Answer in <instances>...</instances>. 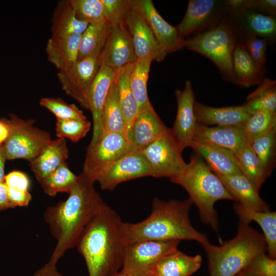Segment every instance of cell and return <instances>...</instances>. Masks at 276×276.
<instances>
[{
    "label": "cell",
    "instance_id": "cell-1",
    "mask_svg": "<svg viewBox=\"0 0 276 276\" xmlns=\"http://www.w3.org/2000/svg\"><path fill=\"white\" fill-rule=\"evenodd\" d=\"M94 185L81 173L68 198L44 211V220L57 241L49 262L57 264L67 250L76 247L87 226L107 204Z\"/></svg>",
    "mask_w": 276,
    "mask_h": 276
},
{
    "label": "cell",
    "instance_id": "cell-2",
    "mask_svg": "<svg viewBox=\"0 0 276 276\" xmlns=\"http://www.w3.org/2000/svg\"><path fill=\"white\" fill-rule=\"evenodd\" d=\"M119 214L106 204L93 219L76 247L88 276H112L122 268L127 244Z\"/></svg>",
    "mask_w": 276,
    "mask_h": 276
},
{
    "label": "cell",
    "instance_id": "cell-3",
    "mask_svg": "<svg viewBox=\"0 0 276 276\" xmlns=\"http://www.w3.org/2000/svg\"><path fill=\"white\" fill-rule=\"evenodd\" d=\"M190 198L164 201L155 198L150 215L137 223L123 222L122 229L127 245L143 240H193L201 245L210 243L207 236L192 225Z\"/></svg>",
    "mask_w": 276,
    "mask_h": 276
},
{
    "label": "cell",
    "instance_id": "cell-4",
    "mask_svg": "<svg viewBox=\"0 0 276 276\" xmlns=\"http://www.w3.org/2000/svg\"><path fill=\"white\" fill-rule=\"evenodd\" d=\"M171 181L185 189L197 206L201 220L217 231L215 202L221 199L236 200L202 157L197 153L193 155L181 174Z\"/></svg>",
    "mask_w": 276,
    "mask_h": 276
},
{
    "label": "cell",
    "instance_id": "cell-5",
    "mask_svg": "<svg viewBox=\"0 0 276 276\" xmlns=\"http://www.w3.org/2000/svg\"><path fill=\"white\" fill-rule=\"evenodd\" d=\"M248 224L240 222L236 236L220 246L202 245L210 276H236L256 256L267 251L264 235Z\"/></svg>",
    "mask_w": 276,
    "mask_h": 276
},
{
    "label": "cell",
    "instance_id": "cell-6",
    "mask_svg": "<svg viewBox=\"0 0 276 276\" xmlns=\"http://www.w3.org/2000/svg\"><path fill=\"white\" fill-rule=\"evenodd\" d=\"M237 42L225 15L209 29L185 39V48L207 57L218 67L223 80L234 83L233 55Z\"/></svg>",
    "mask_w": 276,
    "mask_h": 276
},
{
    "label": "cell",
    "instance_id": "cell-7",
    "mask_svg": "<svg viewBox=\"0 0 276 276\" xmlns=\"http://www.w3.org/2000/svg\"><path fill=\"white\" fill-rule=\"evenodd\" d=\"M34 122L18 118L4 144L7 159H25L30 162L52 142L50 133L34 126Z\"/></svg>",
    "mask_w": 276,
    "mask_h": 276
},
{
    "label": "cell",
    "instance_id": "cell-8",
    "mask_svg": "<svg viewBox=\"0 0 276 276\" xmlns=\"http://www.w3.org/2000/svg\"><path fill=\"white\" fill-rule=\"evenodd\" d=\"M141 152L148 162L151 176L154 177H167L171 181L181 174L187 164L170 129Z\"/></svg>",
    "mask_w": 276,
    "mask_h": 276
},
{
    "label": "cell",
    "instance_id": "cell-9",
    "mask_svg": "<svg viewBox=\"0 0 276 276\" xmlns=\"http://www.w3.org/2000/svg\"><path fill=\"white\" fill-rule=\"evenodd\" d=\"M146 176H151L149 164L141 151L134 150L87 177L102 189L112 191L123 182Z\"/></svg>",
    "mask_w": 276,
    "mask_h": 276
},
{
    "label": "cell",
    "instance_id": "cell-10",
    "mask_svg": "<svg viewBox=\"0 0 276 276\" xmlns=\"http://www.w3.org/2000/svg\"><path fill=\"white\" fill-rule=\"evenodd\" d=\"M100 65V56L89 57L78 60L68 69L57 73L62 89L87 110L90 88Z\"/></svg>",
    "mask_w": 276,
    "mask_h": 276
},
{
    "label": "cell",
    "instance_id": "cell-11",
    "mask_svg": "<svg viewBox=\"0 0 276 276\" xmlns=\"http://www.w3.org/2000/svg\"><path fill=\"white\" fill-rule=\"evenodd\" d=\"M134 150L125 134L103 132L94 144L88 145L82 173L90 176Z\"/></svg>",
    "mask_w": 276,
    "mask_h": 276
},
{
    "label": "cell",
    "instance_id": "cell-12",
    "mask_svg": "<svg viewBox=\"0 0 276 276\" xmlns=\"http://www.w3.org/2000/svg\"><path fill=\"white\" fill-rule=\"evenodd\" d=\"M179 240H143L127 245L122 270L148 273L165 256L177 249Z\"/></svg>",
    "mask_w": 276,
    "mask_h": 276
},
{
    "label": "cell",
    "instance_id": "cell-13",
    "mask_svg": "<svg viewBox=\"0 0 276 276\" xmlns=\"http://www.w3.org/2000/svg\"><path fill=\"white\" fill-rule=\"evenodd\" d=\"M228 10L227 1L190 0L185 15L176 27L178 33L185 39L205 31L219 22Z\"/></svg>",
    "mask_w": 276,
    "mask_h": 276
},
{
    "label": "cell",
    "instance_id": "cell-14",
    "mask_svg": "<svg viewBox=\"0 0 276 276\" xmlns=\"http://www.w3.org/2000/svg\"><path fill=\"white\" fill-rule=\"evenodd\" d=\"M226 17L234 30L237 41L249 36L265 39L269 43L275 40L274 16L252 9L229 8Z\"/></svg>",
    "mask_w": 276,
    "mask_h": 276
},
{
    "label": "cell",
    "instance_id": "cell-15",
    "mask_svg": "<svg viewBox=\"0 0 276 276\" xmlns=\"http://www.w3.org/2000/svg\"><path fill=\"white\" fill-rule=\"evenodd\" d=\"M124 23L130 35L137 59L147 58L159 62L165 58L167 54L159 45L135 1H131Z\"/></svg>",
    "mask_w": 276,
    "mask_h": 276
},
{
    "label": "cell",
    "instance_id": "cell-16",
    "mask_svg": "<svg viewBox=\"0 0 276 276\" xmlns=\"http://www.w3.org/2000/svg\"><path fill=\"white\" fill-rule=\"evenodd\" d=\"M175 95L177 102V114L173 127L170 130L182 151L190 147L197 124L194 112L195 96L191 81L187 80L184 88L177 89Z\"/></svg>",
    "mask_w": 276,
    "mask_h": 276
},
{
    "label": "cell",
    "instance_id": "cell-17",
    "mask_svg": "<svg viewBox=\"0 0 276 276\" xmlns=\"http://www.w3.org/2000/svg\"><path fill=\"white\" fill-rule=\"evenodd\" d=\"M100 60L101 64L114 70L136 61L131 38L124 21L111 26Z\"/></svg>",
    "mask_w": 276,
    "mask_h": 276
},
{
    "label": "cell",
    "instance_id": "cell-18",
    "mask_svg": "<svg viewBox=\"0 0 276 276\" xmlns=\"http://www.w3.org/2000/svg\"><path fill=\"white\" fill-rule=\"evenodd\" d=\"M135 3L167 54L185 48V39L180 37L176 27L171 25L162 17L152 1L137 0Z\"/></svg>",
    "mask_w": 276,
    "mask_h": 276
},
{
    "label": "cell",
    "instance_id": "cell-19",
    "mask_svg": "<svg viewBox=\"0 0 276 276\" xmlns=\"http://www.w3.org/2000/svg\"><path fill=\"white\" fill-rule=\"evenodd\" d=\"M169 130L151 105L139 111L126 136L133 149L141 151Z\"/></svg>",
    "mask_w": 276,
    "mask_h": 276
},
{
    "label": "cell",
    "instance_id": "cell-20",
    "mask_svg": "<svg viewBox=\"0 0 276 276\" xmlns=\"http://www.w3.org/2000/svg\"><path fill=\"white\" fill-rule=\"evenodd\" d=\"M115 74V70L101 64L90 86L89 93V110L91 112L93 122L90 145L94 144L102 134L103 109L109 88L114 81Z\"/></svg>",
    "mask_w": 276,
    "mask_h": 276
},
{
    "label": "cell",
    "instance_id": "cell-21",
    "mask_svg": "<svg viewBox=\"0 0 276 276\" xmlns=\"http://www.w3.org/2000/svg\"><path fill=\"white\" fill-rule=\"evenodd\" d=\"M193 141L221 147L233 154L249 145L243 128L238 126L210 127L197 123Z\"/></svg>",
    "mask_w": 276,
    "mask_h": 276
},
{
    "label": "cell",
    "instance_id": "cell-22",
    "mask_svg": "<svg viewBox=\"0 0 276 276\" xmlns=\"http://www.w3.org/2000/svg\"><path fill=\"white\" fill-rule=\"evenodd\" d=\"M197 123L205 126L243 127L251 115L242 105L214 107L199 102L194 104Z\"/></svg>",
    "mask_w": 276,
    "mask_h": 276
},
{
    "label": "cell",
    "instance_id": "cell-23",
    "mask_svg": "<svg viewBox=\"0 0 276 276\" xmlns=\"http://www.w3.org/2000/svg\"><path fill=\"white\" fill-rule=\"evenodd\" d=\"M190 147L202 157L215 174L221 175L242 174L231 151L196 141L192 142Z\"/></svg>",
    "mask_w": 276,
    "mask_h": 276
},
{
    "label": "cell",
    "instance_id": "cell-24",
    "mask_svg": "<svg viewBox=\"0 0 276 276\" xmlns=\"http://www.w3.org/2000/svg\"><path fill=\"white\" fill-rule=\"evenodd\" d=\"M216 175L236 202L256 211H269V205L261 198L259 191L243 174Z\"/></svg>",
    "mask_w": 276,
    "mask_h": 276
},
{
    "label": "cell",
    "instance_id": "cell-25",
    "mask_svg": "<svg viewBox=\"0 0 276 276\" xmlns=\"http://www.w3.org/2000/svg\"><path fill=\"white\" fill-rule=\"evenodd\" d=\"M81 35L51 37L48 40L45 47L48 60L58 71L68 69L78 60Z\"/></svg>",
    "mask_w": 276,
    "mask_h": 276
},
{
    "label": "cell",
    "instance_id": "cell-26",
    "mask_svg": "<svg viewBox=\"0 0 276 276\" xmlns=\"http://www.w3.org/2000/svg\"><path fill=\"white\" fill-rule=\"evenodd\" d=\"M68 150L65 139L58 138L52 142L30 162L31 170L38 182L65 162Z\"/></svg>",
    "mask_w": 276,
    "mask_h": 276
},
{
    "label": "cell",
    "instance_id": "cell-27",
    "mask_svg": "<svg viewBox=\"0 0 276 276\" xmlns=\"http://www.w3.org/2000/svg\"><path fill=\"white\" fill-rule=\"evenodd\" d=\"M201 263L200 255L190 256L176 249L163 257L152 272L156 276H190L199 269Z\"/></svg>",
    "mask_w": 276,
    "mask_h": 276
},
{
    "label": "cell",
    "instance_id": "cell-28",
    "mask_svg": "<svg viewBox=\"0 0 276 276\" xmlns=\"http://www.w3.org/2000/svg\"><path fill=\"white\" fill-rule=\"evenodd\" d=\"M234 209L240 222L249 224L251 221H254L260 226L266 242L268 256L275 259L276 212L256 211L237 202L234 204Z\"/></svg>",
    "mask_w": 276,
    "mask_h": 276
},
{
    "label": "cell",
    "instance_id": "cell-29",
    "mask_svg": "<svg viewBox=\"0 0 276 276\" xmlns=\"http://www.w3.org/2000/svg\"><path fill=\"white\" fill-rule=\"evenodd\" d=\"M88 25L77 17L69 0L59 1L52 17L51 37L81 35Z\"/></svg>",
    "mask_w": 276,
    "mask_h": 276
},
{
    "label": "cell",
    "instance_id": "cell-30",
    "mask_svg": "<svg viewBox=\"0 0 276 276\" xmlns=\"http://www.w3.org/2000/svg\"><path fill=\"white\" fill-rule=\"evenodd\" d=\"M134 63L115 70L114 81L118 89L119 103L126 126V134L139 112V105L130 84V76Z\"/></svg>",
    "mask_w": 276,
    "mask_h": 276
},
{
    "label": "cell",
    "instance_id": "cell-31",
    "mask_svg": "<svg viewBox=\"0 0 276 276\" xmlns=\"http://www.w3.org/2000/svg\"><path fill=\"white\" fill-rule=\"evenodd\" d=\"M234 83L244 87L259 85L264 75L258 69L243 43L237 41L233 55Z\"/></svg>",
    "mask_w": 276,
    "mask_h": 276
},
{
    "label": "cell",
    "instance_id": "cell-32",
    "mask_svg": "<svg viewBox=\"0 0 276 276\" xmlns=\"http://www.w3.org/2000/svg\"><path fill=\"white\" fill-rule=\"evenodd\" d=\"M111 25L107 20L96 25H89L81 35L78 60L100 56Z\"/></svg>",
    "mask_w": 276,
    "mask_h": 276
},
{
    "label": "cell",
    "instance_id": "cell-33",
    "mask_svg": "<svg viewBox=\"0 0 276 276\" xmlns=\"http://www.w3.org/2000/svg\"><path fill=\"white\" fill-rule=\"evenodd\" d=\"M245 111L252 115L259 111L276 112V82L266 78L249 94L242 104Z\"/></svg>",
    "mask_w": 276,
    "mask_h": 276
},
{
    "label": "cell",
    "instance_id": "cell-34",
    "mask_svg": "<svg viewBox=\"0 0 276 276\" xmlns=\"http://www.w3.org/2000/svg\"><path fill=\"white\" fill-rule=\"evenodd\" d=\"M102 127L103 132H119L126 135V126L119 103L118 89L114 79L104 105Z\"/></svg>",
    "mask_w": 276,
    "mask_h": 276
},
{
    "label": "cell",
    "instance_id": "cell-35",
    "mask_svg": "<svg viewBox=\"0 0 276 276\" xmlns=\"http://www.w3.org/2000/svg\"><path fill=\"white\" fill-rule=\"evenodd\" d=\"M234 155L242 174L259 191L268 175L250 145L240 149Z\"/></svg>",
    "mask_w": 276,
    "mask_h": 276
},
{
    "label": "cell",
    "instance_id": "cell-36",
    "mask_svg": "<svg viewBox=\"0 0 276 276\" xmlns=\"http://www.w3.org/2000/svg\"><path fill=\"white\" fill-rule=\"evenodd\" d=\"M249 145L269 176L275 166L276 126L255 139Z\"/></svg>",
    "mask_w": 276,
    "mask_h": 276
},
{
    "label": "cell",
    "instance_id": "cell-37",
    "mask_svg": "<svg viewBox=\"0 0 276 276\" xmlns=\"http://www.w3.org/2000/svg\"><path fill=\"white\" fill-rule=\"evenodd\" d=\"M152 60L137 59L131 74L130 84L139 107V111L151 105L148 96L147 82Z\"/></svg>",
    "mask_w": 276,
    "mask_h": 276
},
{
    "label": "cell",
    "instance_id": "cell-38",
    "mask_svg": "<svg viewBox=\"0 0 276 276\" xmlns=\"http://www.w3.org/2000/svg\"><path fill=\"white\" fill-rule=\"evenodd\" d=\"M78 179L79 175L72 172L65 162L39 183L44 193L53 197L58 193L69 194Z\"/></svg>",
    "mask_w": 276,
    "mask_h": 276
},
{
    "label": "cell",
    "instance_id": "cell-39",
    "mask_svg": "<svg viewBox=\"0 0 276 276\" xmlns=\"http://www.w3.org/2000/svg\"><path fill=\"white\" fill-rule=\"evenodd\" d=\"M276 126V112L259 111L251 115L242 128L250 145L255 139Z\"/></svg>",
    "mask_w": 276,
    "mask_h": 276
},
{
    "label": "cell",
    "instance_id": "cell-40",
    "mask_svg": "<svg viewBox=\"0 0 276 276\" xmlns=\"http://www.w3.org/2000/svg\"><path fill=\"white\" fill-rule=\"evenodd\" d=\"M77 17L88 25L106 21L101 0H69Z\"/></svg>",
    "mask_w": 276,
    "mask_h": 276
},
{
    "label": "cell",
    "instance_id": "cell-41",
    "mask_svg": "<svg viewBox=\"0 0 276 276\" xmlns=\"http://www.w3.org/2000/svg\"><path fill=\"white\" fill-rule=\"evenodd\" d=\"M42 107L51 111L57 119H86L83 111L74 104H68L60 98H42L39 102Z\"/></svg>",
    "mask_w": 276,
    "mask_h": 276
},
{
    "label": "cell",
    "instance_id": "cell-42",
    "mask_svg": "<svg viewBox=\"0 0 276 276\" xmlns=\"http://www.w3.org/2000/svg\"><path fill=\"white\" fill-rule=\"evenodd\" d=\"M91 123L87 119H57L56 133L58 138H67L77 142L84 137L89 131Z\"/></svg>",
    "mask_w": 276,
    "mask_h": 276
},
{
    "label": "cell",
    "instance_id": "cell-43",
    "mask_svg": "<svg viewBox=\"0 0 276 276\" xmlns=\"http://www.w3.org/2000/svg\"><path fill=\"white\" fill-rule=\"evenodd\" d=\"M239 41L243 43L257 67L264 75L265 72L267 48L270 44L269 41L257 36H249Z\"/></svg>",
    "mask_w": 276,
    "mask_h": 276
},
{
    "label": "cell",
    "instance_id": "cell-44",
    "mask_svg": "<svg viewBox=\"0 0 276 276\" xmlns=\"http://www.w3.org/2000/svg\"><path fill=\"white\" fill-rule=\"evenodd\" d=\"M106 20L111 26L124 21L130 8L131 1L101 0Z\"/></svg>",
    "mask_w": 276,
    "mask_h": 276
},
{
    "label": "cell",
    "instance_id": "cell-45",
    "mask_svg": "<svg viewBox=\"0 0 276 276\" xmlns=\"http://www.w3.org/2000/svg\"><path fill=\"white\" fill-rule=\"evenodd\" d=\"M255 276H276V260L265 252L256 256L243 269Z\"/></svg>",
    "mask_w": 276,
    "mask_h": 276
},
{
    "label": "cell",
    "instance_id": "cell-46",
    "mask_svg": "<svg viewBox=\"0 0 276 276\" xmlns=\"http://www.w3.org/2000/svg\"><path fill=\"white\" fill-rule=\"evenodd\" d=\"M238 5L236 9H252L275 16L276 1L275 0H239Z\"/></svg>",
    "mask_w": 276,
    "mask_h": 276
},
{
    "label": "cell",
    "instance_id": "cell-47",
    "mask_svg": "<svg viewBox=\"0 0 276 276\" xmlns=\"http://www.w3.org/2000/svg\"><path fill=\"white\" fill-rule=\"evenodd\" d=\"M4 180L7 187L29 191L30 181L28 176L24 172L19 171L11 172L5 176Z\"/></svg>",
    "mask_w": 276,
    "mask_h": 276
},
{
    "label": "cell",
    "instance_id": "cell-48",
    "mask_svg": "<svg viewBox=\"0 0 276 276\" xmlns=\"http://www.w3.org/2000/svg\"><path fill=\"white\" fill-rule=\"evenodd\" d=\"M8 196L11 208L16 206H27L32 199L29 191L7 187Z\"/></svg>",
    "mask_w": 276,
    "mask_h": 276
},
{
    "label": "cell",
    "instance_id": "cell-49",
    "mask_svg": "<svg viewBox=\"0 0 276 276\" xmlns=\"http://www.w3.org/2000/svg\"><path fill=\"white\" fill-rule=\"evenodd\" d=\"M18 117L13 115L10 120H0V145H4L11 134L18 120Z\"/></svg>",
    "mask_w": 276,
    "mask_h": 276
},
{
    "label": "cell",
    "instance_id": "cell-50",
    "mask_svg": "<svg viewBox=\"0 0 276 276\" xmlns=\"http://www.w3.org/2000/svg\"><path fill=\"white\" fill-rule=\"evenodd\" d=\"M34 276H63L58 272L56 264L48 261L34 273Z\"/></svg>",
    "mask_w": 276,
    "mask_h": 276
},
{
    "label": "cell",
    "instance_id": "cell-51",
    "mask_svg": "<svg viewBox=\"0 0 276 276\" xmlns=\"http://www.w3.org/2000/svg\"><path fill=\"white\" fill-rule=\"evenodd\" d=\"M8 208H11V206L8 198L7 187L3 182L0 183V212Z\"/></svg>",
    "mask_w": 276,
    "mask_h": 276
},
{
    "label": "cell",
    "instance_id": "cell-52",
    "mask_svg": "<svg viewBox=\"0 0 276 276\" xmlns=\"http://www.w3.org/2000/svg\"><path fill=\"white\" fill-rule=\"evenodd\" d=\"M4 145L0 147V183L3 182L4 180V166L6 160Z\"/></svg>",
    "mask_w": 276,
    "mask_h": 276
},
{
    "label": "cell",
    "instance_id": "cell-53",
    "mask_svg": "<svg viewBox=\"0 0 276 276\" xmlns=\"http://www.w3.org/2000/svg\"><path fill=\"white\" fill-rule=\"evenodd\" d=\"M148 273H133L121 270L112 276H144Z\"/></svg>",
    "mask_w": 276,
    "mask_h": 276
},
{
    "label": "cell",
    "instance_id": "cell-54",
    "mask_svg": "<svg viewBox=\"0 0 276 276\" xmlns=\"http://www.w3.org/2000/svg\"><path fill=\"white\" fill-rule=\"evenodd\" d=\"M236 276H255L250 272L247 271L246 270L243 269L239 273H238Z\"/></svg>",
    "mask_w": 276,
    "mask_h": 276
},
{
    "label": "cell",
    "instance_id": "cell-55",
    "mask_svg": "<svg viewBox=\"0 0 276 276\" xmlns=\"http://www.w3.org/2000/svg\"><path fill=\"white\" fill-rule=\"evenodd\" d=\"M144 276H156V275H155L153 273H152V272H150V273H149L146 275H145Z\"/></svg>",
    "mask_w": 276,
    "mask_h": 276
}]
</instances>
